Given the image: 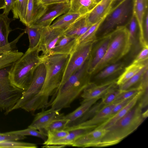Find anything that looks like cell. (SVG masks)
Wrapping results in <instances>:
<instances>
[{
	"instance_id": "25",
	"label": "cell",
	"mask_w": 148,
	"mask_h": 148,
	"mask_svg": "<svg viewBox=\"0 0 148 148\" xmlns=\"http://www.w3.org/2000/svg\"><path fill=\"white\" fill-rule=\"evenodd\" d=\"M13 20L8 15L0 14V48L9 43L8 37L12 31L10 25Z\"/></svg>"
},
{
	"instance_id": "31",
	"label": "cell",
	"mask_w": 148,
	"mask_h": 148,
	"mask_svg": "<svg viewBox=\"0 0 148 148\" xmlns=\"http://www.w3.org/2000/svg\"><path fill=\"white\" fill-rule=\"evenodd\" d=\"M41 28L26 26L24 32L27 34L29 40V48L34 49L38 46L40 37Z\"/></svg>"
},
{
	"instance_id": "38",
	"label": "cell",
	"mask_w": 148,
	"mask_h": 148,
	"mask_svg": "<svg viewBox=\"0 0 148 148\" xmlns=\"http://www.w3.org/2000/svg\"><path fill=\"white\" fill-rule=\"evenodd\" d=\"M69 120L64 118L58 119L51 121L43 130L46 132L49 131L65 130Z\"/></svg>"
},
{
	"instance_id": "28",
	"label": "cell",
	"mask_w": 148,
	"mask_h": 148,
	"mask_svg": "<svg viewBox=\"0 0 148 148\" xmlns=\"http://www.w3.org/2000/svg\"><path fill=\"white\" fill-rule=\"evenodd\" d=\"M23 53L14 49L6 51L0 53V69L11 66Z\"/></svg>"
},
{
	"instance_id": "20",
	"label": "cell",
	"mask_w": 148,
	"mask_h": 148,
	"mask_svg": "<svg viewBox=\"0 0 148 148\" xmlns=\"http://www.w3.org/2000/svg\"><path fill=\"white\" fill-rule=\"evenodd\" d=\"M78 44L77 39L75 37L66 36L62 35L54 47L51 50L50 54H62L71 55Z\"/></svg>"
},
{
	"instance_id": "24",
	"label": "cell",
	"mask_w": 148,
	"mask_h": 148,
	"mask_svg": "<svg viewBox=\"0 0 148 148\" xmlns=\"http://www.w3.org/2000/svg\"><path fill=\"white\" fill-rule=\"evenodd\" d=\"M86 15L68 11L59 16L50 26L52 28L60 29L64 31L77 19Z\"/></svg>"
},
{
	"instance_id": "4",
	"label": "cell",
	"mask_w": 148,
	"mask_h": 148,
	"mask_svg": "<svg viewBox=\"0 0 148 148\" xmlns=\"http://www.w3.org/2000/svg\"><path fill=\"white\" fill-rule=\"evenodd\" d=\"M38 46L33 49L28 48L10 68L9 77L11 83L24 91L29 86L36 68L42 62V56H39Z\"/></svg>"
},
{
	"instance_id": "7",
	"label": "cell",
	"mask_w": 148,
	"mask_h": 148,
	"mask_svg": "<svg viewBox=\"0 0 148 148\" xmlns=\"http://www.w3.org/2000/svg\"><path fill=\"white\" fill-rule=\"evenodd\" d=\"M10 66L0 69V111L5 114L11 112L24 91L11 83L9 74Z\"/></svg>"
},
{
	"instance_id": "9",
	"label": "cell",
	"mask_w": 148,
	"mask_h": 148,
	"mask_svg": "<svg viewBox=\"0 0 148 148\" xmlns=\"http://www.w3.org/2000/svg\"><path fill=\"white\" fill-rule=\"evenodd\" d=\"M46 73L45 66L42 62L35 70L29 87L23 92L21 97L12 108L11 111L21 108L26 103L39 92L44 83Z\"/></svg>"
},
{
	"instance_id": "35",
	"label": "cell",
	"mask_w": 148,
	"mask_h": 148,
	"mask_svg": "<svg viewBox=\"0 0 148 148\" xmlns=\"http://www.w3.org/2000/svg\"><path fill=\"white\" fill-rule=\"evenodd\" d=\"M148 63H147L136 74L124 83L119 86V88L121 91H124L129 89L139 81H140L144 73L148 69Z\"/></svg>"
},
{
	"instance_id": "16",
	"label": "cell",
	"mask_w": 148,
	"mask_h": 148,
	"mask_svg": "<svg viewBox=\"0 0 148 148\" xmlns=\"http://www.w3.org/2000/svg\"><path fill=\"white\" fill-rule=\"evenodd\" d=\"M148 0H133L132 13L135 16L139 30V42L143 47L148 46L143 34V23L146 12L148 9Z\"/></svg>"
},
{
	"instance_id": "19",
	"label": "cell",
	"mask_w": 148,
	"mask_h": 148,
	"mask_svg": "<svg viewBox=\"0 0 148 148\" xmlns=\"http://www.w3.org/2000/svg\"><path fill=\"white\" fill-rule=\"evenodd\" d=\"M143 91L135 95L130 102L114 115L107 119L95 129L106 130L123 117L137 103Z\"/></svg>"
},
{
	"instance_id": "43",
	"label": "cell",
	"mask_w": 148,
	"mask_h": 148,
	"mask_svg": "<svg viewBox=\"0 0 148 148\" xmlns=\"http://www.w3.org/2000/svg\"><path fill=\"white\" fill-rule=\"evenodd\" d=\"M148 47H144L139 52L132 62L138 63L145 62L148 60Z\"/></svg>"
},
{
	"instance_id": "40",
	"label": "cell",
	"mask_w": 148,
	"mask_h": 148,
	"mask_svg": "<svg viewBox=\"0 0 148 148\" xmlns=\"http://www.w3.org/2000/svg\"><path fill=\"white\" fill-rule=\"evenodd\" d=\"M69 133V131L65 130L48 131L46 132L47 138L43 144L47 145L52 142L64 137Z\"/></svg>"
},
{
	"instance_id": "3",
	"label": "cell",
	"mask_w": 148,
	"mask_h": 148,
	"mask_svg": "<svg viewBox=\"0 0 148 148\" xmlns=\"http://www.w3.org/2000/svg\"><path fill=\"white\" fill-rule=\"evenodd\" d=\"M139 102L123 117L110 127L95 147H104L117 144L133 132L146 118Z\"/></svg>"
},
{
	"instance_id": "51",
	"label": "cell",
	"mask_w": 148,
	"mask_h": 148,
	"mask_svg": "<svg viewBox=\"0 0 148 148\" xmlns=\"http://www.w3.org/2000/svg\"><path fill=\"white\" fill-rule=\"evenodd\" d=\"M95 1H97V2H99L100 0H95Z\"/></svg>"
},
{
	"instance_id": "15",
	"label": "cell",
	"mask_w": 148,
	"mask_h": 148,
	"mask_svg": "<svg viewBox=\"0 0 148 148\" xmlns=\"http://www.w3.org/2000/svg\"><path fill=\"white\" fill-rule=\"evenodd\" d=\"M116 81H109L99 85L90 82L82 91L81 97L83 100L82 102L95 98H101L108 90L116 85Z\"/></svg>"
},
{
	"instance_id": "34",
	"label": "cell",
	"mask_w": 148,
	"mask_h": 148,
	"mask_svg": "<svg viewBox=\"0 0 148 148\" xmlns=\"http://www.w3.org/2000/svg\"><path fill=\"white\" fill-rule=\"evenodd\" d=\"M128 23V27L126 26L130 35L132 46L133 45L135 49H137L138 48L137 35L138 26L136 19L133 14H132Z\"/></svg>"
},
{
	"instance_id": "26",
	"label": "cell",
	"mask_w": 148,
	"mask_h": 148,
	"mask_svg": "<svg viewBox=\"0 0 148 148\" xmlns=\"http://www.w3.org/2000/svg\"><path fill=\"white\" fill-rule=\"evenodd\" d=\"M147 63L148 60L142 62L132 63L126 67L116 80V85L119 86L124 83L138 72Z\"/></svg>"
},
{
	"instance_id": "33",
	"label": "cell",
	"mask_w": 148,
	"mask_h": 148,
	"mask_svg": "<svg viewBox=\"0 0 148 148\" xmlns=\"http://www.w3.org/2000/svg\"><path fill=\"white\" fill-rule=\"evenodd\" d=\"M39 6L37 4L36 0H28L23 24L26 26L30 27L32 25Z\"/></svg>"
},
{
	"instance_id": "52",
	"label": "cell",
	"mask_w": 148,
	"mask_h": 148,
	"mask_svg": "<svg viewBox=\"0 0 148 148\" xmlns=\"http://www.w3.org/2000/svg\"><path fill=\"white\" fill-rule=\"evenodd\" d=\"M14 1L15 2L16 0H14Z\"/></svg>"
},
{
	"instance_id": "14",
	"label": "cell",
	"mask_w": 148,
	"mask_h": 148,
	"mask_svg": "<svg viewBox=\"0 0 148 148\" xmlns=\"http://www.w3.org/2000/svg\"><path fill=\"white\" fill-rule=\"evenodd\" d=\"M64 116V114H60V111L51 108L46 110H43L36 114L28 127L42 131L51 121L56 119L62 118Z\"/></svg>"
},
{
	"instance_id": "46",
	"label": "cell",
	"mask_w": 148,
	"mask_h": 148,
	"mask_svg": "<svg viewBox=\"0 0 148 148\" xmlns=\"http://www.w3.org/2000/svg\"><path fill=\"white\" fill-rule=\"evenodd\" d=\"M143 32L144 36L146 41L148 40V10L146 12L143 23Z\"/></svg>"
},
{
	"instance_id": "47",
	"label": "cell",
	"mask_w": 148,
	"mask_h": 148,
	"mask_svg": "<svg viewBox=\"0 0 148 148\" xmlns=\"http://www.w3.org/2000/svg\"><path fill=\"white\" fill-rule=\"evenodd\" d=\"M14 2V0H4L5 6L3 13L8 15L12 8Z\"/></svg>"
},
{
	"instance_id": "41",
	"label": "cell",
	"mask_w": 148,
	"mask_h": 148,
	"mask_svg": "<svg viewBox=\"0 0 148 148\" xmlns=\"http://www.w3.org/2000/svg\"><path fill=\"white\" fill-rule=\"evenodd\" d=\"M143 91V88L139 85L137 87L121 91L113 103L119 102L132 97L137 94Z\"/></svg>"
},
{
	"instance_id": "45",
	"label": "cell",
	"mask_w": 148,
	"mask_h": 148,
	"mask_svg": "<svg viewBox=\"0 0 148 148\" xmlns=\"http://www.w3.org/2000/svg\"><path fill=\"white\" fill-rule=\"evenodd\" d=\"M71 0H40V4L45 6L60 3H69Z\"/></svg>"
},
{
	"instance_id": "6",
	"label": "cell",
	"mask_w": 148,
	"mask_h": 148,
	"mask_svg": "<svg viewBox=\"0 0 148 148\" xmlns=\"http://www.w3.org/2000/svg\"><path fill=\"white\" fill-rule=\"evenodd\" d=\"M133 0H125L116 7L111 9L97 31L96 38L110 33L117 27L123 25L132 11Z\"/></svg>"
},
{
	"instance_id": "27",
	"label": "cell",
	"mask_w": 148,
	"mask_h": 148,
	"mask_svg": "<svg viewBox=\"0 0 148 148\" xmlns=\"http://www.w3.org/2000/svg\"><path fill=\"white\" fill-rule=\"evenodd\" d=\"M99 99L95 98L81 102L79 107L73 112L64 116L63 118L69 120V123L75 121L82 116Z\"/></svg>"
},
{
	"instance_id": "23",
	"label": "cell",
	"mask_w": 148,
	"mask_h": 148,
	"mask_svg": "<svg viewBox=\"0 0 148 148\" xmlns=\"http://www.w3.org/2000/svg\"><path fill=\"white\" fill-rule=\"evenodd\" d=\"M98 2L95 0H71L68 11L87 15L92 11Z\"/></svg>"
},
{
	"instance_id": "22",
	"label": "cell",
	"mask_w": 148,
	"mask_h": 148,
	"mask_svg": "<svg viewBox=\"0 0 148 148\" xmlns=\"http://www.w3.org/2000/svg\"><path fill=\"white\" fill-rule=\"evenodd\" d=\"M89 129L80 128L69 131L68 135L64 137L55 141L43 147H62L66 146H71L77 138L85 133L92 130Z\"/></svg>"
},
{
	"instance_id": "21",
	"label": "cell",
	"mask_w": 148,
	"mask_h": 148,
	"mask_svg": "<svg viewBox=\"0 0 148 148\" xmlns=\"http://www.w3.org/2000/svg\"><path fill=\"white\" fill-rule=\"evenodd\" d=\"M87 15L73 22L64 31L63 35L75 37L77 39L83 35L92 25L87 21L86 18Z\"/></svg>"
},
{
	"instance_id": "44",
	"label": "cell",
	"mask_w": 148,
	"mask_h": 148,
	"mask_svg": "<svg viewBox=\"0 0 148 148\" xmlns=\"http://www.w3.org/2000/svg\"><path fill=\"white\" fill-rule=\"evenodd\" d=\"M133 97L122 101L118 103L112 109L109 115L108 119L113 116L124 108L130 102Z\"/></svg>"
},
{
	"instance_id": "32",
	"label": "cell",
	"mask_w": 148,
	"mask_h": 148,
	"mask_svg": "<svg viewBox=\"0 0 148 148\" xmlns=\"http://www.w3.org/2000/svg\"><path fill=\"white\" fill-rule=\"evenodd\" d=\"M107 16H105L92 24L85 33L78 38L77 39L78 44L85 43L96 40V33Z\"/></svg>"
},
{
	"instance_id": "49",
	"label": "cell",
	"mask_w": 148,
	"mask_h": 148,
	"mask_svg": "<svg viewBox=\"0 0 148 148\" xmlns=\"http://www.w3.org/2000/svg\"><path fill=\"white\" fill-rule=\"evenodd\" d=\"M4 0H0V10L4 8Z\"/></svg>"
},
{
	"instance_id": "10",
	"label": "cell",
	"mask_w": 148,
	"mask_h": 148,
	"mask_svg": "<svg viewBox=\"0 0 148 148\" xmlns=\"http://www.w3.org/2000/svg\"><path fill=\"white\" fill-rule=\"evenodd\" d=\"M52 5L50 8L49 6L45 7L39 13L31 26L42 28L50 26L56 18L68 12L70 8V3Z\"/></svg>"
},
{
	"instance_id": "8",
	"label": "cell",
	"mask_w": 148,
	"mask_h": 148,
	"mask_svg": "<svg viewBox=\"0 0 148 148\" xmlns=\"http://www.w3.org/2000/svg\"><path fill=\"white\" fill-rule=\"evenodd\" d=\"M96 40L77 45L70 55L60 85L64 83L88 58L93 44Z\"/></svg>"
},
{
	"instance_id": "5",
	"label": "cell",
	"mask_w": 148,
	"mask_h": 148,
	"mask_svg": "<svg viewBox=\"0 0 148 148\" xmlns=\"http://www.w3.org/2000/svg\"><path fill=\"white\" fill-rule=\"evenodd\" d=\"M110 33L111 40L106 52L91 74L95 75L106 67L119 62L131 49L132 44L126 25L117 27Z\"/></svg>"
},
{
	"instance_id": "29",
	"label": "cell",
	"mask_w": 148,
	"mask_h": 148,
	"mask_svg": "<svg viewBox=\"0 0 148 148\" xmlns=\"http://www.w3.org/2000/svg\"><path fill=\"white\" fill-rule=\"evenodd\" d=\"M125 64L124 62L119 61L109 65L96 74L95 78L97 80L105 79L121 70Z\"/></svg>"
},
{
	"instance_id": "12",
	"label": "cell",
	"mask_w": 148,
	"mask_h": 148,
	"mask_svg": "<svg viewBox=\"0 0 148 148\" xmlns=\"http://www.w3.org/2000/svg\"><path fill=\"white\" fill-rule=\"evenodd\" d=\"M111 38L110 33L99 38V41L96 45H93L88 58L87 66V72L89 75L92 74L95 68L104 56Z\"/></svg>"
},
{
	"instance_id": "1",
	"label": "cell",
	"mask_w": 148,
	"mask_h": 148,
	"mask_svg": "<svg viewBox=\"0 0 148 148\" xmlns=\"http://www.w3.org/2000/svg\"><path fill=\"white\" fill-rule=\"evenodd\" d=\"M42 62L46 69V76L44 85L39 92L26 103L21 108L34 112L47 108L49 97L60 85L70 54H52L42 55Z\"/></svg>"
},
{
	"instance_id": "11",
	"label": "cell",
	"mask_w": 148,
	"mask_h": 148,
	"mask_svg": "<svg viewBox=\"0 0 148 148\" xmlns=\"http://www.w3.org/2000/svg\"><path fill=\"white\" fill-rule=\"evenodd\" d=\"M64 30L54 28L50 26L41 28V37L38 49L43 55H48L55 47L58 41L62 35Z\"/></svg>"
},
{
	"instance_id": "42",
	"label": "cell",
	"mask_w": 148,
	"mask_h": 148,
	"mask_svg": "<svg viewBox=\"0 0 148 148\" xmlns=\"http://www.w3.org/2000/svg\"><path fill=\"white\" fill-rule=\"evenodd\" d=\"M26 138L25 136L0 132V142L7 140L17 141L23 140Z\"/></svg>"
},
{
	"instance_id": "39",
	"label": "cell",
	"mask_w": 148,
	"mask_h": 148,
	"mask_svg": "<svg viewBox=\"0 0 148 148\" xmlns=\"http://www.w3.org/2000/svg\"><path fill=\"white\" fill-rule=\"evenodd\" d=\"M37 145L34 143L18 142L15 140H7L0 142V148H37Z\"/></svg>"
},
{
	"instance_id": "48",
	"label": "cell",
	"mask_w": 148,
	"mask_h": 148,
	"mask_svg": "<svg viewBox=\"0 0 148 148\" xmlns=\"http://www.w3.org/2000/svg\"><path fill=\"white\" fill-rule=\"evenodd\" d=\"M125 0H115L113 3L112 9L116 7Z\"/></svg>"
},
{
	"instance_id": "18",
	"label": "cell",
	"mask_w": 148,
	"mask_h": 148,
	"mask_svg": "<svg viewBox=\"0 0 148 148\" xmlns=\"http://www.w3.org/2000/svg\"><path fill=\"white\" fill-rule=\"evenodd\" d=\"M115 0H100L86 16L87 21L92 25L107 16L110 12Z\"/></svg>"
},
{
	"instance_id": "13",
	"label": "cell",
	"mask_w": 148,
	"mask_h": 148,
	"mask_svg": "<svg viewBox=\"0 0 148 148\" xmlns=\"http://www.w3.org/2000/svg\"><path fill=\"white\" fill-rule=\"evenodd\" d=\"M119 102L113 103L104 106L89 119L77 125L67 127L65 130L69 131L80 128L91 130L94 129L108 119L109 115L112 109Z\"/></svg>"
},
{
	"instance_id": "36",
	"label": "cell",
	"mask_w": 148,
	"mask_h": 148,
	"mask_svg": "<svg viewBox=\"0 0 148 148\" xmlns=\"http://www.w3.org/2000/svg\"><path fill=\"white\" fill-rule=\"evenodd\" d=\"M5 133L8 134L25 136H32L40 138L45 141L47 139V134L46 133L42 131H38L34 128L29 127L24 130L11 131Z\"/></svg>"
},
{
	"instance_id": "2",
	"label": "cell",
	"mask_w": 148,
	"mask_h": 148,
	"mask_svg": "<svg viewBox=\"0 0 148 148\" xmlns=\"http://www.w3.org/2000/svg\"><path fill=\"white\" fill-rule=\"evenodd\" d=\"M88 58L54 92L51 103L53 109L59 111L70 107L90 82L87 72Z\"/></svg>"
},
{
	"instance_id": "50",
	"label": "cell",
	"mask_w": 148,
	"mask_h": 148,
	"mask_svg": "<svg viewBox=\"0 0 148 148\" xmlns=\"http://www.w3.org/2000/svg\"><path fill=\"white\" fill-rule=\"evenodd\" d=\"M6 50V48L4 47L0 48V53L3 52Z\"/></svg>"
},
{
	"instance_id": "17",
	"label": "cell",
	"mask_w": 148,
	"mask_h": 148,
	"mask_svg": "<svg viewBox=\"0 0 148 148\" xmlns=\"http://www.w3.org/2000/svg\"><path fill=\"white\" fill-rule=\"evenodd\" d=\"M106 131V130L95 129L79 138L71 146L80 147H95Z\"/></svg>"
},
{
	"instance_id": "30",
	"label": "cell",
	"mask_w": 148,
	"mask_h": 148,
	"mask_svg": "<svg viewBox=\"0 0 148 148\" xmlns=\"http://www.w3.org/2000/svg\"><path fill=\"white\" fill-rule=\"evenodd\" d=\"M29 0H16L12 9L13 18L18 19L24 23Z\"/></svg>"
},
{
	"instance_id": "37",
	"label": "cell",
	"mask_w": 148,
	"mask_h": 148,
	"mask_svg": "<svg viewBox=\"0 0 148 148\" xmlns=\"http://www.w3.org/2000/svg\"><path fill=\"white\" fill-rule=\"evenodd\" d=\"M116 85L108 90L101 97V101L104 106L113 103L121 91Z\"/></svg>"
}]
</instances>
